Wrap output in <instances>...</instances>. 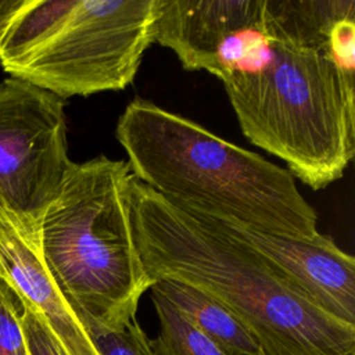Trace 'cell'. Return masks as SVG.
I'll list each match as a JSON object with an SVG mask.
<instances>
[{
	"label": "cell",
	"instance_id": "cell-1",
	"mask_svg": "<svg viewBox=\"0 0 355 355\" xmlns=\"http://www.w3.org/2000/svg\"><path fill=\"white\" fill-rule=\"evenodd\" d=\"M130 212L143 266L219 301L262 355H355V324L327 313L244 243L132 178Z\"/></svg>",
	"mask_w": 355,
	"mask_h": 355
},
{
	"label": "cell",
	"instance_id": "cell-2",
	"mask_svg": "<svg viewBox=\"0 0 355 355\" xmlns=\"http://www.w3.org/2000/svg\"><path fill=\"white\" fill-rule=\"evenodd\" d=\"M348 21L329 39L261 22L262 44L220 79L243 135L313 190L338 180L355 155V60L338 43Z\"/></svg>",
	"mask_w": 355,
	"mask_h": 355
},
{
	"label": "cell",
	"instance_id": "cell-3",
	"mask_svg": "<svg viewBox=\"0 0 355 355\" xmlns=\"http://www.w3.org/2000/svg\"><path fill=\"white\" fill-rule=\"evenodd\" d=\"M115 136L133 178L182 209L293 239L319 233L313 207L286 168L189 118L137 97Z\"/></svg>",
	"mask_w": 355,
	"mask_h": 355
},
{
	"label": "cell",
	"instance_id": "cell-4",
	"mask_svg": "<svg viewBox=\"0 0 355 355\" xmlns=\"http://www.w3.org/2000/svg\"><path fill=\"white\" fill-rule=\"evenodd\" d=\"M132 172L100 154L71 162L37 229L42 257L87 329L116 330L136 319L147 275L133 234Z\"/></svg>",
	"mask_w": 355,
	"mask_h": 355
},
{
	"label": "cell",
	"instance_id": "cell-5",
	"mask_svg": "<svg viewBox=\"0 0 355 355\" xmlns=\"http://www.w3.org/2000/svg\"><path fill=\"white\" fill-rule=\"evenodd\" d=\"M159 0H71L46 37L3 68L57 97L123 90L153 42Z\"/></svg>",
	"mask_w": 355,
	"mask_h": 355
},
{
	"label": "cell",
	"instance_id": "cell-6",
	"mask_svg": "<svg viewBox=\"0 0 355 355\" xmlns=\"http://www.w3.org/2000/svg\"><path fill=\"white\" fill-rule=\"evenodd\" d=\"M65 103L24 79L0 82V207L28 233L71 165Z\"/></svg>",
	"mask_w": 355,
	"mask_h": 355
},
{
	"label": "cell",
	"instance_id": "cell-7",
	"mask_svg": "<svg viewBox=\"0 0 355 355\" xmlns=\"http://www.w3.org/2000/svg\"><path fill=\"white\" fill-rule=\"evenodd\" d=\"M208 219L254 250L315 305L355 324V259L331 239L320 232L311 239H293Z\"/></svg>",
	"mask_w": 355,
	"mask_h": 355
},
{
	"label": "cell",
	"instance_id": "cell-8",
	"mask_svg": "<svg viewBox=\"0 0 355 355\" xmlns=\"http://www.w3.org/2000/svg\"><path fill=\"white\" fill-rule=\"evenodd\" d=\"M263 0H159L153 42L175 53L183 68L225 75L233 43L258 31Z\"/></svg>",
	"mask_w": 355,
	"mask_h": 355
},
{
	"label": "cell",
	"instance_id": "cell-9",
	"mask_svg": "<svg viewBox=\"0 0 355 355\" xmlns=\"http://www.w3.org/2000/svg\"><path fill=\"white\" fill-rule=\"evenodd\" d=\"M0 275L47 323L65 355H103L42 257L37 234L0 207Z\"/></svg>",
	"mask_w": 355,
	"mask_h": 355
},
{
	"label": "cell",
	"instance_id": "cell-10",
	"mask_svg": "<svg viewBox=\"0 0 355 355\" xmlns=\"http://www.w3.org/2000/svg\"><path fill=\"white\" fill-rule=\"evenodd\" d=\"M158 290L194 327L227 355H262L258 341L239 318L208 294L172 280L155 282Z\"/></svg>",
	"mask_w": 355,
	"mask_h": 355
},
{
	"label": "cell",
	"instance_id": "cell-11",
	"mask_svg": "<svg viewBox=\"0 0 355 355\" xmlns=\"http://www.w3.org/2000/svg\"><path fill=\"white\" fill-rule=\"evenodd\" d=\"M71 0H25L0 33V64L12 65L31 53L67 11Z\"/></svg>",
	"mask_w": 355,
	"mask_h": 355
},
{
	"label": "cell",
	"instance_id": "cell-12",
	"mask_svg": "<svg viewBox=\"0 0 355 355\" xmlns=\"http://www.w3.org/2000/svg\"><path fill=\"white\" fill-rule=\"evenodd\" d=\"M159 322L151 345L158 355H227L216 343L194 327L158 290L150 287Z\"/></svg>",
	"mask_w": 355,
	"mask_h": 355
},
{
	"label": "cell",
	"instance_id": "cell-13",
	"mask_svg": "<svg viewBox=\"0 0 355 355\" xmlns=\"http://www.w3.org/2000/svg\"><path fill=\"white\" fill-rule=\"evenodd\" d=\"M22 311V298L0 275V355H29Z\"/></svg>",
	"mask_w": 355,
	"mask_h": 355
},
{
	"label": "cell",
	"instance_id": "cell-14",
	"mask_svg": "<svg viewBox=\"0 0 355 355\" xmlns=\"http://www.w3.org/2000/svg\"><path fill=\"white\" fill-rule=\"evenodd\" d=\"M87 330L103 355H158L136 319L116 330Z\"/></svg>",
	"mask_w": 355,
	"mask_h": 355
},
{
	"label": "cell",
	"instance_id": "cell-15",
	"mask_svg": "<svg viewBox=\"0 0 355 355\" xmlns=\"http://www.w3.org/2000/svg\"><path fill=\"white\" fill-rule=\"evenodd\" d=\"M22 327L29 355H65L40 313L22 300Z\"/></svg>",
	"mask_w": 355,
	"mask_h": 355
},
{
	"label": "cell",
	"instance_id": "cell-16",
	"mask_svg": "<svg viewBox=\"0 0 355 355\" xmlns=\"http://www.w3.org/2000/svg\"><path fill=\"white\" fill-rule=\"evenodd\" d=\"M25 0H0V33L24 6Z\"/></svg>",
	"mask_w": 355,
	"mask_h": 355
}]
</instances>
